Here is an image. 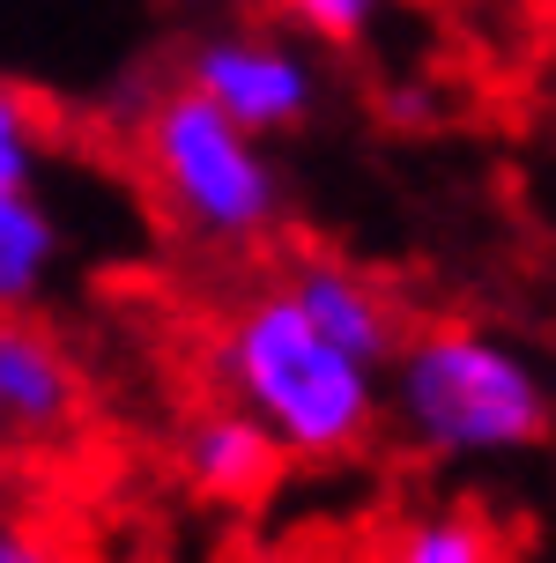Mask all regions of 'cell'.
I'll return each instance as SVG.
<instances>
[{
    "mask_svg": "<svg viewBox=\"0 0 556 563\" xmlns=\"http://www.w3.org/2000/svg\"><path fill=\"white\" fill-rule=\"evenodd\" d=\"M430 467H512L549 452L556 386L527 341L490 319H423L386 364V416Z\"/></svg>",
    "mask_w": 556,
    "mask_h": 563,
    "instance_id": "6da1fadb",
    "label": "cell"
},
{
    "mask_svg": "<svg viewBox=\"0 0 556 563\" xmlns=\"http://www.w3.org/2000/svg\"><path fill=\"white\" fill-rule=\"evenodd\" d=\"M208 378L305 467L357 460L386 416V371L334 349L282 282H260L222 311L208 334Z\"/></svg>",
    "mask_w": 556,
    "mask_h": 563,
    "instance_id": "7a4b0ae2",
    "label": "cell"
},
{
    "mask_svg": "<svg viewBox=\"0 0 556 563\" xmlns=\"http://www.w3.org/2000/svg\"><path fill=\"white\" fill-rule=\"evenodd\" d=\"M141 170L164 200V216L208 253H252L290 216V178L275 148L222 119L200 89L171 82L141 112Z\"/></svg>",
    "mask_w": 556,
    "mask_h": 563,
    "instance_id": "3957f363",
    "label": "cell"
},
{
    "mask_svg": "<svg viewBox=\"0 0 556 563\" xmlns=\"http://www.w3.org/2000/svg\"><path fill=\"white\" fill-rule=\"evenodd\" d=\"M178 82L200 89L222 119H238L246 134L275 141V134H297L312 126L319 112V59H312L305 37H282V30H252V23H222L208 37L186 45V67Z\"/></svg>",
    "mask_w": 556,
    "mask_h": 563,
    "instance_id": "277c9868",
    "label": "cell"
},
{
    "mask_svg": "<svg viewBox=\"0 0 556 563\" xmlns=\"http://www.w3.org/2000/svg\"><path fill=\"white\" fill-rule=\"evenodd\" d=\"M282 289L297 297V311H305L312 327L334 341V349H349L357 364L371 371H386L393 364V349L408 341V305L393 297V282H379L363 260L349 253H297L290 260V275H282Z\"/></svg>",
    "mask_w": 556,
    "mask_h": 563,
    "instance_id": "5b68a950",
    "label": "cell"
},
{
    "mask_svg": "<svg viewBox=\"0 0 556 563\" xmlns=\"http://www.w3.org/2000/svg\"><path fill=\"white\" fill-rule=\"evenodd\" d=\"M83 416V371L30 311L0 319V438L53 445Z\"/></svg>",
    "mask_w": 556,
    "mask_h": 563,
    "instance_id": "8992f818",
    "label": "cell"
},
{
    "mask_svg": "<svg viewBox=\"0 0 556 563\" xmlns=\"http://www.w3.org/2000/svg\"><path fill=\"white\" fill-rule=\"evenodd\" d=\"M282 467H290V452H282L246 408H230V400L200 408V416L178 430V475H186V489L208 497V505L246 511V505H260V497H275Z\"/></svg>",
    "mask_w": 556,
    "mask_h": 563,
    "instance_id": "52a82bcc",
    "label": "cell"
},
{
    "mask_svg": "<svg viewBox=\"0 0 556 563\" xmlns=\"http://www.w3.org/2000/svg\"><path fill=\"white\" fill-rule=\"evenodd\" d=\"M59 260H67V230H59L53 200L37 186H0V319L37 311Z\"/></svg>",
    "mask_w": 556,
    "mask_h": 563,
    "instance_id": "ba28073f",
    "label": "cell"
},
{
    "mask_svg": "<svg viewBox=\"0 0 556 563\" xmlns=\"http://www.w3.org/2000/svg\"><path fill=\"white\" fill-rule=\"evenodd\" d=\"M386 563H504V549L475 505H423L393 527Z\"/></svg>",
    "mask_w": 556,
    "mask_h": 563,
    "instance_id": "9c48e42d",
    "label": "cell"
},
{
    "mask_svg": "<svg viewBox=\"0 0 556 563\" xmlns=\"http://www.w3.org/2000/svg\"><path fill=\"white\" fill-rule=\"evenodd\" d=\"M268 8L290 23V37H305L319 53H357L379 37L393 0H268Z\"/></svg>",
    "mask_w": 556,
    "mask_h": 563,
    "instance_id": "30bf717a",
    "label": "cell"
},
{
    "mask_svg": "<svg viewBox=\"0 0 556 563\" xmlns=\"http://www.w3.org/2000/svg\"><path fill=\"white\" fill-rule=\"evenodd\" d=\"M53 164V119L23 82L0 75V186H37Z\"/></svg>",
    "mask_w": 556,
    "mask_h": 563,
    "instance_id": "8fae6325",
    "label": "cell"
},
{
    "mask_svg": "<svg viewBox=\"0 0 556 563\" xmlns=\"http://www.w3.org/2000/svg\"><path fill=\"white\" fill-rule=\"evenodd\" d=\"M0 563H75V556H67L45 527H30V519H0Z\"/></svg>",
    "mask_w": 556,
    "mask_h": 563,
    "instance_id": "7c38bea8",
    "label": "cell"
}]
</instances>
